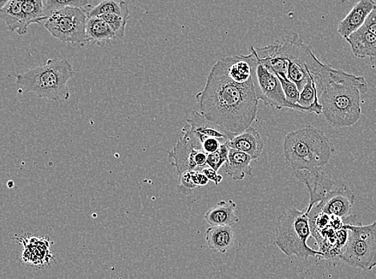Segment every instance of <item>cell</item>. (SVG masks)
I'll list each match as a JSON object with an SVG mask.
<instances>
[{
  "label": "cell",
  "instance_id": "obj_1",
  "mask_svg": "<svg viewBox=\"0 0 376 279\" xmlns=\"http://www.w3.org/2000/svg\"><path fill=\"white\" fill-rule=\"evenodd\" d=\"M196 100L203 116L233 135L242 133L257 121L259 100L254 79L246 82L233 79L224 58L213 65Z\"/></svg>",
  "mask_w": 376,
  "mask_h": 279
},
{
  "label": "cell",
  "instance_id": "obj_2",
  "mask_svg": "<svg viewBox=\"0 0 376 279\" xmlns=\"http://www.w3.org/2000/svg\"><path fill=\"white\" fill-rule=\"evenodd\" d=\"M315 84L322 115L331 127H349L360 120L361 93L369 90L363 76L348 74L327 64Z\"/></svg>",
  "mask_w": 376,
  "mask_h": 279
},
{
  "label": "cell",
  "instance_id": "obj_3",
  "mask_svg": "<svg viewBox=\"0 0 376 279\" xmlns=\"http://www.w3.org/2000/svg\"><path fill=\"white\" fill-rule=\"evenodd\" d=\"M283 149L286 164L295 171L322 169L336 151L326 134L310 125L286 135Z\"/></svg>",
  "mask_w": 376,
  "mask_h": 279
},
{
  "label": "cell",
  "instance_id": "obj_4",
  "mask_svg": "<svg viewBox=\"0 0 376 279\" xmlns=\"http://www.w3.org/2000/svg\"><path fill=\"white\" fill-rule=\"evenodd\" d=\"M74 74L73 67L67 60L49 59L45 64L17 74L16 84L20 90L33 93L41 98L66 101L70 97L67 83Z\"/></svg>",
  "mask_w": 376,
  "mask_h": 279
},
{
  "label": "cell",
  "instance_id": "obj_5",
  "mask_svg": "<svg viewBox=\"0 0 376 279\" xmlns=\"http://www.w3.org/2000/svg\"><path fill=\"white\" fill-rule=\"evenodd\" d=\"M267 47L274 55L288 62L286 76L295 83L300 92L309 81H315L326 67V64L315 55L312 47L295 33Z\"/></svg>",
  "mask_w": 376,
  "mask_h": 279
},
{
  "label": "cell",
  "instance_id": "obj_6",
  "mask_svg": "<svg viewBox=\"0 0 376 279\" xmlns=\"http://www.w3.org/2000/svg\"><path fill=\"white\" fill-rule=\"evenodd\" d=\"M312 235L310 218L305 211L291 206L284 210L278 218L276 237V246L286 256H296L300 259L321 257L322 253L307 245Z\"/></svg>",
  "mask_w": 376,
  "mask_h": 279
},
{
  "label": "cell",
  "instance_id": "obj_7",
  "mask_svg": "<svg viewBox=\"0 0 376 279\" xmlns=\"http://www.w3.org/2000/svg\"><path fill=\"white\" fill-rule=\"evenodd\" d=\"M348 239L339 261L355 268L372 271L376 266V222L362 225L345 224Z\"/></svg>",
  "mask_w": 376,
  "mask_h": 279
},
{
  "label": "cell",
  "instance_id": "obj_8",
  "mask_svg": "<svg viewBox=\"0 0 376 279\" xmlns=\"http://www.w3.org/2000/svg\"><path fill=\"white\" fill-rule=\"evenodd\" d=\"M87 20V8L66 7L54 11L45 27L53 38L63 43L83 46L88 42Z\"/></svg>",
  "mask_w": 376,
  "mask_h": 279
},
{
  "label": "cell",
  "instance_id": "obj_9",
  "mask_svg": "<svg viewBox=\"0 0 376 279\" xmlns=\"http://www.w3.org/2000/svg\"><path fill=\"white\" fill-rule=\"evenodd\" d=\"M250 50L253 51L255 56L253 79L259 100L278 110L286 108L308 112L302 106L291 103L286 99L277 75L261 62L254 46H250Z\"/></svg>",
  "mask_w": 376,
  "mask_h": 279
},
{
  "label": "cell",
  "instance_id": "obj_10",
  "mask_svg": "<svg viewBox=\"0 0 376 279\" xmlns=\"http://www.w3.org/2000/svg\"><path fill=\"white\" fill-rule=\"evenodd\" d=\"M183 136L169 153L172 159V165L180 176L191 170L202 171L207 165V154L203 150L201 142L191 130L189 125L182 129Z\"/></svg>",
  "mask_w": 376,
  "mask_h": 279
},
{
  "label": "cell",
  "instance_id": "obj_11",
  "mask_svg": "<svg viewBox=\"0 0 376 279\" xmlns=\"http://www.w3.org/2000/svg\"><path fill=\"white\" fill-rule=\"evenodd\" d=\"M296 177L305 183L310 193V203L307 207V215L312 207L326 198L333 189L335 182L322 169L315 171H296Z\"/></svg>",
  "mask_w": 376,
  "mask_h": 279
},
{
  "label": "cell",
  "instance_id": "obj_12",
  "mask_svg": "<svg viewBox=\"0 0 376 279\" xmlns=\"http://www.w3.org/2000/svg\"><path fill=\"white\" fill-rule=\"evenodd\" d=\"M356 200V195L348 188L343 186L331 191L326 198L316 204L318 209L332 216L341 217L344 221H348L351 217L352 207Z\"/></svg>",
  "mask_w": 376,
  "mask_h": 279
},
{
  "label": "cell",
  "instance_id": "obj_13",
  "mask_svg": "<svg viewBox=\"0 0 376 279\" xmlns=\"http://www.w3.org/2000/svg\"><path fill=\"white\" fill-rule=\"evenodd\" d=\"M376 5L374 0H360L344 19L339 23L337 32L344 39L358 29H360L365 23L369 14L372 13Z\"/></svg>",
  "mask_w": 376,
  "mask_h": 279
},
{
  "label": "cell",
  "instance_id": "obj_14",
  "mask_svg": "<svg viewBox=\"0 0 376 279\" xmlns=\"http://www.w3.org/2000/svg\"><path fill=\"white\" fill-rule=\"evenodd\" d=\"M25 246L23 262L35 266H45L53 258L50 251L51 241L42 237H22L20 239Z\"/></svg>",
  "mask_w": 376,
  "mask_h": 279
},
{
  "label": "cell",
  "instance_id": "obj_15",
  "mask_svg": "<svg viewBox=\"0 0 376 279\" xmlns=\"http://www.w3.org/2000/svg\"><path fill=\"white\" fill-rule=\"evenodd\" d=\"M191 130L198 135V137H212L219 140L223 144L228 142L235 137L233 135L225 130L218 124L208 120L205 116H203L200 112L193 110L191 113L190 118L187 120Z\"/></svg>",
  "mask_w": 376,
  "mask_h": 279
},
{
  "label": "cell",
  "instance_id": "obj_16",
  "mask_svg": "<svg viewBox=\"0 0 376 279\" xmlns=\"http://www.w3.org/2000/svg\"><path fill=\"white\" fill-rule=\"evenodd\" d=\"M228 145L230 148L248 154L254 159L261 157L264 148L260 134L252 126L233 137Z\"/></svg>",
  "mask_w": 376,
  "mask_h": 279
},
{
  "label": "cell",
  "instance_id": "obj_17",
  "mask_svg": "<svg viewBox=\"0 0 376 279\" xmlns=\"http://www.w3.org/2000/svg\"><path fill=\"white\" fill-rule=\"evenodd\" d=\"M353 55L360 59L369 57L376 60V37L362 26L346 39Z\"/></svg>",
  "mask_w": 376,
  "mask_h": 279
},
{
  "label": "cell",
  "instance_id": "obj_18",
  "mask_svg": "<svg viewBox=\"0 0 376 279\" xmlns=\"http://www.w3.org/2000/svg\"><path fill=\"white\" fill-rule=\"evenodd\" d=\"M0 17L8 26V30L19 35L28 33V23L23 10V0H10L0 8Z\"/></svg>",
  "mask_w": 376,
  "mask_h": 279
},
{
  "label": "cell",
  "instance_id": "obj_19",
  "mask_svg": "<svg viewBox=\"0 0 376 279\" xmlns=\"http://www.w3.org/2000/svg\"><path fill=\"white\" fill-rule=\"evenodd\" d=\"M206 241L211 251L225 254L234 245V230L230 225H213L206 230Z\"/></svg>",
  "mask_w": 376,
  "mask_h": 279
},
{
  "label": "cell",
  "instance_id": "obj_20",
  "mask_svg": "<svg viewBox=\"0 0 376 279\" xmlns=\"http://www.w3.org/2000/svg\"><path fill=\"white\" fill-rule=\"evenodd\" d=\"M254 159L248 154L230 148L228 161L225 164V172L235 181H242L252 174L250 164Z\"/></svg>",
  "mask_w": 376,
  "mask_h": 279
},
{
  "label": "cell",
  "instance_id": "obj_21",
  "mask_svg": "<svg viewBox=\"0 0 376 279\" xmlns=\"http://www.w3.org/2000/svg\"><path fill=\"white\" fill-rule=\"evenodd\" d=\"M86 33L88 42L93 45L102 46L117 40L109 23L100 16H88Z\"/></svg>",
  "mask_w": 376,
  "mask_h": 279
},
{
  "label": "cell",
  "instance_id": "obj_22",
  "mask_svg": "<svg viewBox=\"0 0 376 279\" xmlns=\"http://www.w3.org/2000/svg\"><path fill=\"white\" fill-rule=\"evenodd\" d=\"M237 205L235 202L230 200H222L205 215V220L208 224L213 225H234L240 222V217L236 215Z\"/></svg>",
  "mask_w": 376,
  "mask_h": 279
},
{
  "label": "cell",
  "instance_id": "obj_23",
  "mask_svg": "<svg viewBox=\"0 0 376 279\" xmlns=\"http://www.w3.org/2000/svg\"><path fill=\"white\" fill-rule=\"evenodd\" d=\"M88 16H100L106 14H119L129 16V4L118 0H100V3L87 8Z\"/></svg>",
  "mask_w": 376,
  "mask_h": 279
},
{
  "label": "cell",
  "instance_id": "obj_24",
  "mask_svg": "<svg viewBox=\"0 0 376 279\" xmlns=\"http://www.w3.org/2000/svg\"><path fill=\"white\" fill-rule=\"evenodd\" d=\"M298 104L306 108L308 113H315L317 115L322 114V106L315 80L309 81L303 87Z\"/></svg>",
  "mask_w": 376,
  "mask_h": 279
},
{
  "label": "cell",
  "instance_id": "obj_25",
  "mask_svg": "<svg viewBox=\"0 0 376 279\" xmlns=\"http://www.w3.org/2000/svg\"><path fill=\"white\" fill-rule=\"evenodd\" d=\"M23 10L28 26L34 23L40 25L49 18L45 11V0H23Z\"/></svg>",
  "mask_w": 376,
  "mask_h": 279
},
{
  "label": "cell",
  "instance_id": "obj_26",
  "mask_svg": "<svg viewBox=\"0 0 376 279\" xmlns=\"http://www.w3.org/2000/svg\"><path fill=\"white\" fill-rule=\"evenodd\" d=\"M45 4L46 13L49 17L54 11L66 7L87 8L91 6L88 0H45Z\"/></svg>",
  "mask_w": 376,
  "mask_h": 279
},
{
  "label": "cell",
  "instance_id": "obj_27",
  "mask_svg": "<svg viewBox=\"0 0 376 279\" xmlns=\"http://www.w3.org/2000/svg\"><path fill=\"white\" fill-rule=\"evenodd\" d=\"M101 18L109 23L110 26L115 33L117 40H122L124 37L125 28H127L129 16L119 14H106L100 16Z\"/></svg>",
  "mask_w": 376,
  "mask_h": 279
},
{
  "label": "cell",
  "instance_id": "obj_28",
  "mask_svg": "<svg viewBox=\"0 0 376 279\" xmlns=\"http://www.w3.org/2000/svg\"><path fill=\"white\" fill-rule=\"evenodd\" d=\"M229 151L230 147L228 144H224L220 147L218 151L208 154L207 165L208 167L218 171L222 166L228 161Z\"/></svg>",
  "mask_w": 376,
  "mask_h": 279
},
{
  "label": "cell",
  "instance_id": "obj_29",
  "mask_svg": "<svg viewBox=\"0 0 376 279\" xmlns=\"http://www.w3.org/2000/svg\"><path fill=\"white\" fill-rule=\"evenodd\" d=\"M277 76L280 82H281L286 99L291 103L298 104V99L300 97V91L298 90L295 83L286 78V76L279 75H277Z\"/></svg>",
  "mask_w": 376,
  "mask_h": 279
},
{
  "label": "cell",
  "instance_id": "obj_30",
  "mask_svg": "<svg viewBox=\"0 0 376 279\" xmlns=\"http://www.w3.org/2000/svg\"><path fill=\"white\" fill-rule=\"evenodd\" d=\"M178 192L184 195H189L193 193L196 188H199L196 185L193 177V170L184 172L178 176Z\"/></svg>",
  "mask_w": 376,
  "mask_h": 279
},
{
  "label": "cell",
  "instance_id": "obj_31",
  "mask_svg": "<svg viewBox=\"0 0 376 279\" xmlns=\"http://www.w3.org/2000/svg\"><path fill=\"white\" fill-rule=\"evenodd\" d=\"M198 136V135H196ZM203 147V150L207 154L218 151L223 144L219 140L212 137H199Z\"/></svg>",
  "mask_w": 376,
  "mask_h": 279
},
{
  "label": "cell",
  "instance_id": "obj_32",
  "mask_svg": "<svg viewBox=\"0 0 376 279\" xmlns=\"http://www.w3.org/2000/svg\"><path fill=\"white\" fill-rule=\"evenodd\" d=\"M363 26L368 29L370 33L374 34L376 37V5L375 6L374 9L372 11V13L369 14L365 23H364Z\"/></svg>",
  "mask_w": 376,
  "mask_h": 279
},
{
  "label": "cell",
  "instance_id": "obj_33",
  "mask_svg": "<svg viewBox=\"0 0 376 279\" xmlns=\"http://www.w3.org/2000/svg\"><path fill=\"white\" fill-rule=\"evenodd\" d=\"M201 171L207 176L208 180L213 181L216 186H218L223 181V176L218 175V171L211 167H206Z\"/></svg>",
  "mask_w": 376,
  "mask_h": 279
},
{
  "label": "cell",
  "instance_id": "obj_34",
  "mask_svg": "<svg viewBox=\"0 0 376 279\" xmlns=\"http://www.w3.org/2000/svg\"><path fill=\"white\" fill-rule=\"evenodd\" d=\"M208 181L210 180L208 179L207 176L204 173H203L202 171H199V186L200 187L206 186V185H208Z\"/></svg>",
  "mask_w": 376,
  "mask_h": 279
},
{
  "label": "cell",
  "instance_id": "obj_35",
  "mask_svg": "<svg viewBox=\"0 0 376 279\" xmlns=\"http://www.w3.org/2000/svg\"><path fill=\"white\" fill-rule=\"evenodd\" d=\"M8 1H10V0H0V8H2Z\"/></svg>",
  "mask_w": 376,
  "mask_h": 279
}]
</instances>
